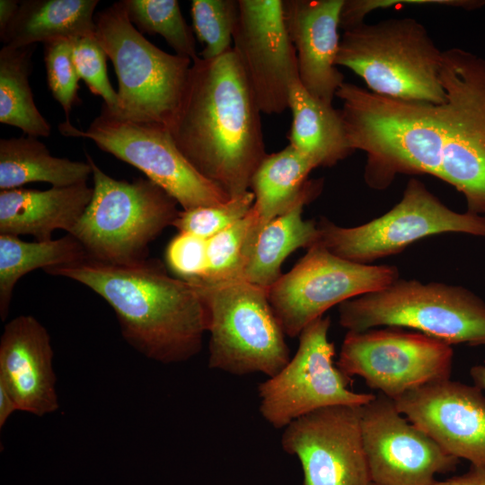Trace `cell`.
Segmentation results:
<instances>
[{
  "label": "cell",
  "instance_id": "cell-17",
  "mask_svg": "<svg viewBox=\"0 0 485 485\" xmlns=\"http://www.w3.org/2000/svg\"><path fill=\"white\" fill-rule=\"evenodd\" d=\"M393 402L447 454L485 466V396L479 387L444 379L411 390Z\"/></svg>",
  "mask_w": 485,
  "mask_h": 485
},
{
  "label": "cell",
  "instance_id": "cell-12",
  "mask_svg": "<svg viewBox=\"0 0 485 485\" xmlns=\"http://www.w3.org/2000/svg\"><path fill=\"white\" fill-rule=\"evenodd\" d=\"M398 278L395 266L350 261L316 242L268 288V296L286 336L295 338L332 306L385 288Z\"/></svg>",
  "mask_w": 485,
  "mask_h": 485
},
{
  "label": "cell",
  "instance_id": "cell-5",
  "mask_svg": "<svg viewBox=\"0 0 485 485\" xmlns=\"http://www.w3.org/2000/svg\"><path fill=\"white\" fill-rule=\"evenodd\" d=\"M187 281L196 287L204 305L209 368L234 375L271 377L288 363L286 334L267 288L243 279Z\"/></svg>",
  "mask_w": 485,
  "mask_h": 485
},
{
  "label": "cell",
  "instance_id": "cell-19",
  "mask_svg": "<svg viewBox=\"0 0 485 485\" xmlns=\"http://www.w3.org/2000/svg\"><path fill=\"white\" fill-rule=\"evenodd\" d=\"M344 0H286L283 16L295 48L299 80L314 98L332 105L344 83L337 68L340 14Z\"/></svg>",
  "mask_w": 485,
  "mask_h": 485
},
{
  "label": "cell",
  "instance_id": "cell-3",
  "mask_svg": "<svg viewBox=\"0 0 485 485\" xmlns=\"http://www.w3.org/2000/svg\"><path fill=\"white\" fill-rule=\"evenodd\" d=\"M92 289L113 309L125 340L162 364L187 361L202 348L206 313L196 287L172 278L156 260L114 264L86 256L44 269Z\"/></svg>",
  "mask_w": 485,
  "mask_h": 485
},
{
  "label": "cell",
  "instance_id": "cell-25",
  "mask_svg": "<svg viewBox=\"0 0 485 485\" xmlns=\"http://www.w3.org/2000/svg\"><path fill=\"white\" fill-rule=\"evenodd\" d=\"M314 162L288 145L279 152L268 154L254 172L250 190L254 195L251 207L258 230L289 210L299 198Z\"/></svg>",
  "mask_w": 485,
  "mask_h": 485
},
{
  "label": "cell",
  "instance_id": "cell-21",
  "mask_svg": "<svg viewBox=\"0 0 485 485\" xmlns=\"http://www.w3.org/2000/svg\"><path fill=\"white\" fill-rule=\"evenodd\" d=\"M322 180L307 181L295 205L265 224L257 233L242 279L264 288L283 275L281 265L299 248L309 249L319 238L318 223L304 220L303 210L322 191Z\"/></svg>",
  "mask_w": 485,
  "mask_h": 485
},
{
  "label": "cell",
  "instance_id": "cell-40",
  "mask_svg": "<svg viewBox=\"0 0 485 485\" xmlns=\"http://www.w3.org/2000/svg\"><path fill=\"white\" fill-rule=\"evenodd\" d=\"M370 485H375V484H374V483L371 482Z\"/></svg>",
  "mask_w": 485,
  "mask_h": 485
},
{
  "label": "cell",
  "instance_id": "cell-30",
  "mask_svg": "<svg viewBox=\"0 0 485 485\" xmlns=\"http://www.w3.org/2000/svg\"><path fill=\"white\" fill-rule=\"evenodd\" d=\"M238 0H192L193 31L203 44L200 57L213 59L232 48Z\"/></svg>",
  "mask_w": 485,
  "mask_h": 485
},
{
  "label": "cell",
  "instance_id": "cell-13",
  "mask_svg": "<svg viewBox=\"0 0 485 485\" xmlns=\"http://www.w3.org/2000/svg\"><path fill=\"white\" fill-rule=\"evenodd\" d=\"M387 328L348 331L338 367L349 377H361L369 388L392 401L422 385L450 378L451 345L420 332Z\"/></svg>",
  "mask_w": 485,
  "mask_h": 485
},
{
  "label": "cell",
  "instance_id": "cell-9",
  "mask_svg": "<svg viewBox=\"0 0 485 485\" xmlns=\"http://www.w3.org/2000/svg\"><path fill=\"white\" fill-rule=\"evenodd\" d=\"M317 242L333 254L368 264L403 251L414 242L445 233L485 237V216L455 212L443 204L420 181L411 178L401 199L384 215L354 227L322 218Z\"/></svg>",
  "mask_w": 485,
  "mask_h": 485
},
{
  "label": "cell",
  "instance_id": "cell-31",
  "mask_svg": "<svg viewBox=\"0 0 485 485\" xmlns=\"http://www.w3.org/2000/svg\"><path fill=\"white\" fill-rule=\"evenodd\" d=\"M253 203L254 195L248 190L220 205L182 209L172 226L207 240L247 216Z\"/></svg>",
  "mask_w": 485,
  "mask_h": 485
},
{
  "label": "cell",
  "instance_id": "cell-32",
  "mask_svg": "<svg viewBox=\"0 0 485 485\" xmlns=\"http://www.w3.org/2000/svg\"><path fill=\"white\" fill-rule=\"evenodd\" d=\"M74 40H58L44 44L48 85L64 110L67 121L71 109L78 100L80 79L73 60Z\"/></svg>",
  "mask_w": 485,
  "mask_h": 485
},
{
  "label": "cell",
  "instance_id": "cell-36",
  "mask_svg": "<svg viewBox=\"0 0 485 485\" xmlns=\"http://www.w3.org/2000/svg\"><path fill=\"white\" fill-rule=\"evenodd\" d=\"M435 485H485V466L472 465L458 476L436 481Z\"/></svg>",
  "mask_w": 485,
  "mask_h": 485
},
{
  "label": "cell",
  "instance_id": "cell-10",
  "mask_svg": "<svg viewBox=\"0 0 485 485\" xmlns=\"http://www.w3.org/2000/svg\"><path fill=\"white\" fill-rule=\"evenodd\" d=\"M62 135L89 138L102 151L131 164L172 196L183 210L216 206L231 198L202 176L176 147L167 128L119 118L102 104L86 130L66 120Z\"/></svg>",
  "mask_w": 485,
  "mask_h": 485
},
{
  "label": "cell",
  "instance_id": "cell-20",
  "mask_svg": "<svg viewBox=\"0 0 485 485\" xmlns=\"http://www.w3.org/2000/svg\"><path fill=\"white\" fill-rule=\"evenodd\" d=\"M93 193L86 182L45 190L12 189L0 191V234L31 235L51 240L52 233L69 234Z\"/></svg>",
  "mask_w": 485,
  "mask_h": 485
},
{
  "label": "cell",
  "instance_id": "cell-8",
  "mask_svg": "<svg viewBox=\"0 0 485 485\" xmlns=\"http://www.w3.org/2000/svg\"><path fill=\"white\" fill-rule=\"evenodd\" d=\"M95 25L96 40L111 60L119 83L118 108L110 111L125 119L169 128L192 60L149 42L130 22L123 1L98 12Z\"/></svg>",
  "mask_w": 485,
  "mask_h": 485
},
{
  "label": "cell",
  "instance_id": "cell-4",
  "mask_svg": "<svg viewBox=\"0 0 485 485\" xmlns=\"http://www.w3.org/2000/svg\"><path fill=\"white\" fill-rule=\"evenodd\" d=\"M443 51L410 17L362 23L344 31L336 66L360 76L369 91L392 99L441 103Z\"/></svg>",
  "mask_w": 485,
  "mask_h": 485
},
{
  "label": "cell",
  "instance_id": "cell-1",
  "mask_svg": "<svg viewBox=\"0 0 485 485\" xmlns=\"http://www.w3.org/2000/svg\"><path fill=\"white\" fill-rule=\"evenodd\" d=\"M441 103L379 95L344 82L336 93L350 148L366 154L365 180L386 188L397 174L427 173L463 193L485 216V59L443 51Z\"/></svg>",
  "mask_w": 485,
  "mask_h": 485
},
{
  "label": "cell",
  "instance_id": "cell-34",
  "mask_svg": "<svg viewBox=\"0 0 485 485\" xmlns=\"http://www.w3.org/2000/svg\"><path fill=\"white\" fill-rule=\"evenodd\" d=\"M168 267L184 280L201 279L207 271V240L179 232L168 243Z\"/></svg>",
  "mask_w": 485,
  "mask_h": 485
},
{
  "label": "cell",
  "instance_id": "cell-37",
  "mask_svg": "<svg viewBox=\"0 0 485 485\" xmlns=\"http://www.w3.org/2000/svg\"><path fill=\"white\" fill-rule=\"evenodd\" d=\"M18 410L17 404L7 387L0 382V428H2L11 415Z\"/></svg>",
  "mask_w": 485,
  "mask_h": 485
},
{
  "label": "cell",
  "instance_id": "cell-2",
  "mask_svg": "<svg viewBox=\"0 0 485 485\" xmlns=\"http://www.w3.org/2000/svg\"><path fill=\"white\" fill-rule=\"evenodd\" d=\"M260 110L233 48L192 61L168 130L182 155L230 198L250 190L268 154Z\"/></svg>",
  "mask_w": 485,
  "mask_h": 485
},
{
  "label": "cell",
  "instance_id": "cell-27",
  "mask_svg": "<svg viewBox=\"0 0 485 485\" xmlns=\"http://www.w3.org/2000/svg\"><path fill=\"white\" fill-rule=\"evenodd\" d=\"M35 45L0 50V122L30 137H48L51 126L35 105L29 84Z\"/></svg>",
  "mask_w": 485,
  "mask_h": 485
},
{
  "label": "cell",
  "instance_id": "cell-14",
  "mask_svg": "<svg viewBox=\"0 0 485 485\" xmlns=\"http://www.w3.org/2000/svg\"><path fill=\"white\" fill-rule=\"evenodd\" d=\"M361 429L375 485H435L436 474L455 471L459 463L384 394L361 407Z\"/></svg>",
  "mask_w": 485,
  "mask_h": 485
},
{
  "label": "cell",
  "instance_id": "cell-18",
  "mask_svg": "<svg viewBox=\"0 0 485 485\" xmlns=\"http://www.w3.org/2000/svg\"><path fill=\"white\" fill-rule=\"evenodd\" d=\"M53 348L47 329L32 315H19L4 328L0 340V382L18 410L38 417L58 409Z\"/></svg>",
  "mask_w": 485,
  "mask_h": 485
},
{
  "label": "cell",
  "instance_id": "cell-11",
  "mask_svg": "<svg viewBox=\"0 0 485 485\" xmlns=\"http://www.w3.org/2000/svg\"><path fill=\"white\" fill-rule=\"evenodd\" d=\"M331 318L320 317L299 334V345L288 363L258 386L259 410L273 428H284L295 419L333 406L361 407L375 394L355 392L350 377L334 364V344L329 340Z\"/></svg>",
  "mask_w": 485,
  "mask_h": 485
},
{
  "label": "cell",
  "instance_id": "cell-39",
  "mask_svg": "<svg viewBox=\"0 0 485 485\" xmlns=\"http://www.w3.org/2000/svg\"><path fill=\"white\" fill-rule=\"evenodd\" d=\"M470 375L474 385L485 391V365L473 366L470 370Z\"/></svg>",
  "mask_w": 485,
  "mask_h": 485
},
{
  "label": "cell",
  "instance_id": "cell-28",
  "mask_svg": "<svg viewBox=\"0 0 485 485\" xmlns=\"http://www.w3.org/2000/svg\"><path fill=\"white\" fill-rule=\"evenodd\" d=\"M130 22L142 33L159 34L175 54L194 61L193 29L186 22L177 0H123Z\"/></svg>",
  "mask_w": 485,
  "mask_h": 485
},
{
  "label": "cell",
  "instance_id": "cell-41",
  "mask_svg": "<svg viewBox=\"0 0 485 485\" xmlns=\"http://www.w3.org/2000/svg\"></svg>",
  "mask_w": 485,
  "mask_h": 485
},
{
  "label": "cell",
  "instance_id": "cell-22",
  "mask_svg": "<svg viewBox=\"0 0 485 485\" xmlns=\"http://www.w3.org/2000/svg\"><path fill=\"white\" fill-rule=\"evenodd\" d=\"M98 0H23L1 41L30 47L58 40L94 37Z\"/></svg>",
  "mask_w": 485,
  "mask_h": 485
},
{
  "label": "cell",
  "instance_id": "cell-35",
  "mask_svg": "<svg viewBox=\"0 0 485 485\" xmlns=\"http://www.w3.org/2000/svg\"><path fill=\"white\" fill-rule=\"evenodd\" d=\"M444 5L467 10L480 8L485 4L482 0H344L340 14V28L344 31L364 23L366 16L380 8L395 5Z\"/></svg>",
  "mask_w": 485,
  "mask_h": 485
},
{
  "label": "cell",
  "instance_id": "cell-38",
  "mask_svg": "<svg viewBox=\"0 0 485 485\" xmlns=\"http://www.w3.org/2000/svg\"><path fill=\"white\" fill-rule=\"evenodd\" d=\"M20 5L17 0L0 1V39L3 38L6 30L13 19Z\"/></svg>",
  "mask_w": 485,
  "mask_h": 485
},
{
  "label": "cell",
  "instance_id": "cell-26",
  "mask_svg": "<svg viewBox=\"0 0 485 485\" xmlns=\"http://www.w3.org/2000/svg\"><path fill=\"white\" fill-rule=\"evenodd\" d=\"M87 256L71 234L48 241L26 242L19 236L0 234V316L5 321L13 288L27 273L77 261Z\"/></svg>",
  "mask_w": 485,
  "mask_h": 485
},
{
  "label": "cell",
  "instance_id": "cell-24",
  "mask_svg": "<svg viewBox=\"0 0 485 485\" xmlns=\"http://www.w3.org/2000/svg\"><path fill=\"white\" fill-rule=\"evenodd\" d=\"M93 175L91 164L53 156L38 137L0 140V190L17 189L35 181L65 187L86 182Z\"/></svg>",
  "mask_w": 485,
  "mask_h": 485
},
{
  "label": "cell",
  "instance_id": "cell-29",
  "mask_svg": "<svg viewBox=\"0 0 485 485\" xmlns=\"http://www.w3.org/2000/svg\"><path fill=\"white\" fill-rule=\"evenodd\" d=\"M257 230L251 209L243 218L207 239V271L200 280L242 279Z\"/></svg>",
  "mask_w": 485,
  "mask_h": 485
},
{
  "label": "cell",
  "instance_id": "cell-16",
  "mask_svg": "<svg viewBox=\"0 0 485 485\" xmlns=\"http://www.w3.org/2000/svg\"><path fill=\"white\" fill-rule=\"evenodd\" d=\"M238 6L232 48L260 111L279 114L289 108L291 86L299 79L283 1L238 0Z\"/></svg>",
  "mask_w": 485,
  "mask_h": 485
},
{
  "label": "cell",
  "instance_id": "cell-33",
  "mask_svg": "<svg viewBox=\"0 0 485 485\" xmlns=\"http://www.w3.org/2000/svg\"><path fill=\"white\" fill-rule=\"evenodd\" d=\"M107 55L94 37H84L74 40L73 60L78 76L89 90L101 96L109 110L118 108V93L111 86L107 74Z\"/></svg>",
  "mask_w": 485,
  "mask_h": 485
},
{
  "label": "cell",
  "instance_id": "cell-15",
  "mask_svg": "<svg viewBox=\"0 0 485 485\" xmlns=\"http://www.w3.org/2000/svg\"><path fill=\"white\" fill-rule=\"evenodd\" d=\"M361 407L320 409L283 428L282 449L300 462L304 485H370Z\"/></svg>",
  "mask_w": 485,
  "mask_h": 485
},
{
  "label": "cell",
  "instance_id": "cell-7",
  "mask_svg": "<svg viewBox=\"0 0 485 485\" xmlns=\"http://www.w3.org/2000/svg\"><path fill=\"white\" fill-rule=\"evenodd\" d=\"M86 159L93 170V193L69 234L87 256L101 261L129 264L147 259L149 244L172 225L179 204L148 179L116 180L89 154Z\"/></svg>",
  "mask_w": 485,
  "mask_h": 485
},
{
  "label": "cell",
  "instance_id": "cell-23",
  "mask_svg": "<svg viewBox=\"0 0 485 485\" xmlns=\"http://www.w3.org/2000/svg\"><path fill=\"white\" fill-rule=\"evenodd\" d=\"M288 109L292 113L289 145L317 167L332 166L354 152L340 110L314 98L299 79L291 86Z\"/></svg>",
  "mask_w": 485,
  "mask_h": 485
},
{
  "label": "cell",
  "instance_id": "cell-6",
  "mask_svg": "<svg viewBox=\"0 0 485 485\" xmlns=\"http://www.w3.org/2000/svg\"><path fill=\"white\" fill-rule=\"evenodd\" d=\"M348 331L410 328L449 345H485V302L461 286L398 278L378 291L341 303Z\"/></svg>",
  "mask_w": 485,
  "mask_h": 485
}]
</instances>
